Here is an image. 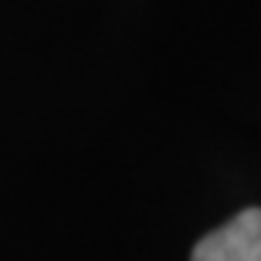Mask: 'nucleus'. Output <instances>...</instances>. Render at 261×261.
<instances>
[{
  "label": "nucleus",
  "instance_id": "f257e3e1",
  "mask_svg": "<svg viewBox=\"0 0 261 261\" xmlns=\"http://www.w3.org/2000/svg\"><path fill=\"white\" fill-rule=\"evenodd\" d=\"M189 261H261V208H245L205 234Z\"/></svg>",
  "mask_w": 261,
  "mask_h": 261
}]
</instances>
